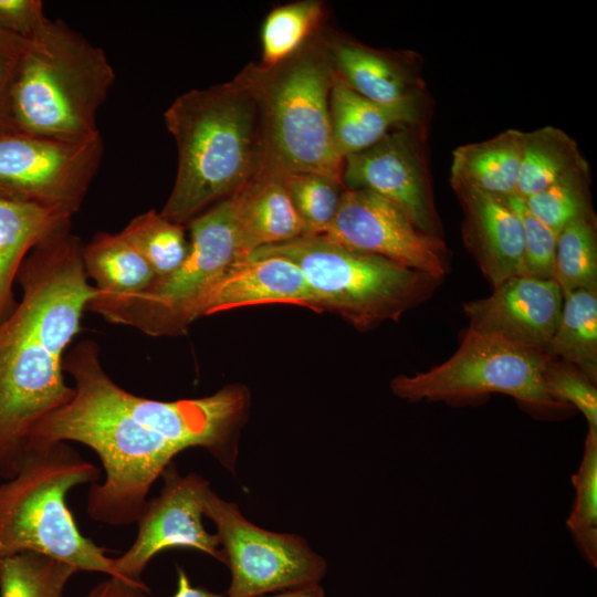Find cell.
I'll use <instances>...</instances> for the list:
<instances>
[{"instance_id": "1", "label": "cell", "mask_w": 597, "mask_h": 597, "mask_svg": "<svg viewBox=\"0 0 597 597\" xmlns=\"http://www.w3.org/2000/svg\"><path fill=\"white\" fill-rule=\"evenodd\" d=\"M64 370L73 377L74 395L33 428L28 447L76 441L96 452L105 478L88 491L93 520L114 526L137 522L153 483L187 448H206L234 472L237 432L249 408L244 387L176 401L144 398L111 379L92 341L65 355Z\"/></svg>"}, {"instance_id": "2", "label": "cell", "mask_w": 597, "mask_h": 597, "mask_svg": "<svg viewBox=\"0 0 597 597\" xmlns=\"http://www.w3.org/2000/svg\"><path fill=\"white\" fill-rule=\"evenodd\" d=\"M83 247L69 226L39 243L18 279L19 304L0 321V475L12 478L30 433L71 400L65 352L97 290L87 281Z\"/></svg>"}, {"instance_id": "3", "label": "cell", "mask_w": 597, "mask_h": 597, "mask_svg": "<svg viewBox=\"0 0 597 597\" xmlns=\"http://www.w3.org/2000/svg\"><path fill=\"white\" fill-rule=\"evenodd\" d=\"M178 168L160 214L184 224L230 198L258 172L262 115L249 66L232 81L179 95L164 113Z\"/></svg>"}, {"instance_id": "4", "label": "cell", "mask_w": 597, "mask_h": 597, "mask_svg": "<svg viewBox=\"0 0 597 597\" xmlns=\"http://www.w3.org/2000/svg\"><path fill=\"white\" fill-rule=\"evenodd\" d=\"M114 80L101 48L48 19L23 40L0 127L63 140L92 137Z\"/></svg>"}, {"instance_id": "5", "label": "cell", "mask_w": 597, "mask_h": 597, "mask_svg": "<svg viewBox=\"0 0 597 597\" xmlns=\"http://www.w3.org/2000/svg\"><path fill=\"white\" fill-rule=\"evenodd\" d=\"M98 479L97 467L66 442L30 444L15 474L0 484V559L32 552L116 577L114 558L82 535L66 504L73 488Z\"/></svg>"}, {"instance_id": "6", "label": "cell", "mask_w": 597, "mask_h": 597, "mask_svg": "<svg viewBox=\"0 0 597 597\" xmlns=\"http://www.w3.org/2000/svg\"><path fill=\"white\" fill-rule=\"evenodd\" d=\"M262 115L256 175L313 172L343 182L332 130L329 93L335 75L327 44L307 41L279 65H248Z\"/></svg>"}, {"instance_id": "7", "label": "cell", "mask_w": 597, "mask_h": 597, "mask_svg": "<svg viewBox=\"0 0 597 597\" xmlns=\"http://www.w3.org/2000/svg\"><path fill=\"white\" fill-rule=\"evenodd\" d=\"M281 256L303 273L321 311H334L359 329L398 321L441 284L429 274L348 249L323 234L263 247L249 259ZM247 258V259H248Z\"/></svg>"}, {"instance_id": "8", "label": "cell", "mask_w": 597, "mask_h": 597, "mask_svg": "<svg viewBox=\"0 0 597 597\" xmlns=\"http://www.w3.org/2000/svg\"><path fill=\"white\" fill-rule=\"evenodd\" d=\"M549 359L544 350L467 328L446 362L413 376H398L390 385L398 397L413 402L465 405L504 394L537 418H558L574 408L548 390Z\"/></svg>"}, {"instance_id": "9", "label": "cell", "mask_w": 597, "mask_h": 597, "mask_svg": "<svg viewBox=\"0 0 597 597\" xmlns=\"http://www.w3.org/2000/svg\"><path fill=\"white\" fill-rule=\"evenodd\" d=\"M188 223L189 251L177 270L129 297H93L86 310L148 335L184 334L202 316L206 300L218 281L234 262L242 260L230 198Z\"/></svg>"}, {"instance_id": "10", "label": "cell", "mask_w": 597, "mask_h": 597, "mask_svg": "<svg viewBox=\"0 0 597 597\" xmlns=\"http://www.w3.org/2000/svg\"><path fill=\"white\" fill-rule=\"evenodd\" d=\"M205 516L216 525L231 583L228 597H259L320 584L326 561L297 535L275 533L248 521L235 503L209 492Z\"/></svg>"}, {"instance_id": "11", "label": "cell", "mask_w": 597, "mask_h": 597, "mask_svg": "<svg viewBox=\"0 0 597 597\" xmlns=\"http://www.w3.org/2000/svg\"><path fill=\"white\" fill-rule=\"evenodd\" d=\"M103 150L101 134L63 140L0 127V198L73 216L98 170Z\"/></svg>"}, {"instance_id": "12", "label": "cell", "mask_w": 597, "mask_h": 597, "mask_svg": "<svg viewBox=\"0 0 597 597\" xmlns=\"http://www.w3.org/2000/svg\"><path fill=\"white\" fill-rule=\"evenodd\" d=\"M428 155V124L401 127L346 156L343 185L347 190L375 192L402 211L420 231L441 237Z\"/></svg>"}, {"instance_id": "13", "label": "cell", "mask_w": 597, "mask_h": 597, "mask_svg": "<svg viewBox=\"0 0 597 597\" xmlns=\"http://www.w3.org/2000/svg\"><path fill=\"white\" fill-rule=\"evenodd\" d=\"M323 235L441 281L450 270L442 237L420 231L396 206L369 190L345 189L336 217Z\"/></svg>"}, {"instance_id": "14", "label": "cell", "mask_w": 597, "mask_h": 597, "mask_svg": "<svg viewBox=\"0 0 597 597\" xmlns=\"http://www.w3.org/2000/svg\"><path fill=\"white\" fill-rule=\"evenodd\" d=\"M164 486L146 502L138 520V532L130 547L114 558L116 577L143 583L140 575L149 561L169 548H192L224 563L216 534L203 524L209 482L201 475H181L172 462L161 473Z\"/></svg>"}, {"instance_id": "15", "label": "cell", "mask_w": 597, "mask_h": 597, "mask_svg": "<svg viewBox=\"0 0 597 597\" xmlns=\"http://www.w3.org/2000/svg\"><path fill=\"white\" fill-rule=\"evenodd\" d=\"M564 294L554 279L519 274L484 298L463 305L472 331L544 350L558 323Z\"/></svg>"}, {"instance_id": "16", "label": "cell", "mask_w": 597, "mask_h": 597, "mask_svg": "<svg viewBox=\"0 0 597 597\" xmlns=\"http://www.w3.org/2000/svg\"><path fill=\"white\" fill-rule=\"evenodd\" d=\"M462 208V240L494 287L523 274V227L506 198L450 182Z\"/></svg>"}, {"instance_id": "17", "label": "cell", "mask_w": 597, "mask_h": 597, "mask_svg": "<svg viewBox=\"0 0 597 597\" xmlns=\"http://www.w3.org/2000/svg\"><path fill=\"white\" fill-rule=\"evenodd\" d=\"M327 49L337 75L367 100L396 104L428 94L415 52L380 51L345 39L332 40Z\"/></svg>"}, {"instance_id": "18", "label": "cell", "mask_w": 597, "mask_h": 597, "mask_svg": "<svg viewBox=\"0 0 597 597\" xmlns=\"http://www.w3.org/2000/svg\"><path fill=\"white\" fill-rule=\"evenodd\" d=\"M329 113L335 147L344 159L396 129L428 124L431 101L427 94L396 104L377 103L353 91L335 72Z\"/></svg>"}, {"instance_id": "19", "label": "cell", "mask_w": 597, "mask_h": 597, "mask_svg": "<svg viewBox=\"0 0 597 597\" xmlns=\"http://www.w3.org/2000/svg\"><path fill=\"white\" fill-rule=\"evenodd\" d=\"M270 303L295 304L320 312L301 270L287 259L268 256L234 262L208 295L202 316Z\"/></svg>"}, {"instance_id": "20", "label": "cell", "mask_w": 597, "mask_h": 597, "mask_svg": "<svg viewBox=\"0 0 597 597\" xmlns=\"http://www.w3.org/2000/svg\"><path fill=\"white\" fill-rule=\"evenodd\" d=\"M230 199L242 260L260 248L306 234L283 176L255 175Z\"/></svg>"}, {"instance_id": "21", "label": "cell", "mask_w": 597, "mask_h": 597, "mask_svg": "<svg viewBox=\"0 0 597 597\" xmlns=\"http://www.w3.org/2000/svg\"><path fill=\"white\" fill-rule=\"evenodd\" d=\"M71 214L34 203L0 198V321L12 303V285L28 254L70 226Z\"/></svg>"}, {"instance_id": "22", "label": "cell", "mask_w": 597, "mask_h": 597, "mask_svg": "<svg viewBox=\"0 0 597 597\" xmlns=\"http://www.w3.org/2000/svg\"><path fill=\"white\" fill-rule=\"evenodd\" d=\"M523 132L514 128L482 142L457 147L452 153L450 182H460L499 196L516 195Z\"/></svg>"}, {"instance_id": "23", "label": "cell", "mask_w": 597, "mask_h": 597, "mask_svg": "<svg viewBox=\"0 0 597 597\" xmlns=\"http://www.w3.org/2000/svg\"><path fill=\"white\" fill-rule=\"evenodd\" d=\"M85 272L95 280L97 300L136 295L156 276L140 253L119 233L97 234L82 249Z\"/></svg>"}, {"instance_id": "24", "label": "cell", "mask_w": 597, "mask_h": 597, "mask_svg": "<svg viewBox=\"0 0 597 597\" xmlns=\"http://www.w3.org/2000/svg\"><path fill=\"white\" fill-rule=\"evenodd\" d=\"M544 352L569 363L590 381L597 379V290L564 294L555 332Z\"/></svg>"}, {"instance_id": "25", "label": "cell", "mask_w": 597, "mask_h": 597, "mask_svg": "<svg viewBox=\"0 0 597 597\" xmlns=\"http://www.w3.org/2000/svg\"><path fill=\"white\" fill-rule=\"evenodd\" d=\"M584 160L576 140L561 128L544 126L523 132L515 196L526 199L546 189Z\"/></svg>"}, {"instance_id": "26", "label": "cell", "mask_w": 597, "mask_h": 597, "mask_svg": "<svg viewBox=\"0 0 597 597\" xmlns=\"http://www.w3.org/2000/svg\"><path fill=\"white\" fill-rule=\"evenodd\" d=\"M323 14V4L316 0L292 2L273 9L262 24L260 65L271 69L296 53L316 31Z\"/></svg>"}, {"instance_id": "27", "label": "cell", "mask_w": 597, "mask_h": 597, "mask_svg": "<svg viewBox=\"0 0 597 597\" xmlns=\"http://www.w3.org/2000/svg\"><path fill=\"white\" fill-rule=\"evenodd\" d=\"M121 234L146 260L156 279L177 270L189 251L182 224L166 219L155 210L135 217Z\"/></svg>"}, {"instance_id": "28", "label": "cell", "mask_w": 597, "mask_h": 597, "mask_svg": "<svg viewBox=\"0 0 597 597\" xmlns=\"http://www.w3.org/2000/svg\"><path fill=\"white\" fill-rule=\"evenodd\" d=\"M554 280L563 294L597 290L596 216L577 219L558 232Z\"/></svg>"}, {"instance_id": "29", "label": "cell", "mask_w": 597, "mask_h": 597, "mask_svg": "<svg viewBox=\"0 0 597 597\" xmlns=\"http://www.w3.org/2000/svg\"><path fill=\"white\" fill-rule=\"evenodd\" d=\"M77 570L52 557L23 552L0 559V597H62Z\"/></svg>"}, {"instance_id": "30", "label": "cell", "mask_w": 597, "mask_h": 597, "mask_svg": "<svg viewBox=\"0 0 597 597\" xmlns=\"http://www.w3.org/2000/svg\"><path fill=\"white\" fill-rule=\"evenodd\" d=\"M591 176L586 159L546 189L523 199L528 210L556 235L568 223L595 216Z\"/></svg>"}, {"instance_id": "31", "label": "cell", "mask_w": 597, "mask_h": 597, "mask_svg": "<svg viewBox=\"0 0 597 597\" xmlns=\"http://www.w3.org/2000/svg\"><path fill=\"white\" fill-rule=\"evenodd\" d=\"M573 510L566 525L583 557L597 566V429L588 428L582 462L572 475Z\"/></svg>"}, {"instance_id": "32", "label": "cell", "mask_w": 597, "mask_h": 597, "mask_svg": "<svg viewBox=\"0 0 597 597\" xmlns=\"http://www.w3.org/2000/svg\"><path fill=\"white\" fill-rule=\"evenodd\" d=\"M283 180L305 235L324 234L338 211L345 192L343 182L313 172L289 174Z\"/></svg>"}, {"instance_id": "33", "label": "cell", "mask_w": 597, "mask_h": 597, "mask_svg": "<svg viewBox=\"0 0 597 597\" xmlns=\"http://www.w3.org/2000/svg\"><path fill=\"white\" fill-rule=\"evenodd\" d=\"M523 227V274L554 279L557 235L537 219L519 196L506 197Z\"/></svg>"}, {"instance_id": "34", "label": "cell", "mask_w": 597, "mask_h": 597, "mask_svg": "<svg viewBox=\"0 0 597 597\" xmlns=\"http://www.w3.org/2000/svg\"><path fill=\"white\" fill-rule=\"evenodd\" d=\"M545 380L557 400L579 410L588 428L597 429V389L593 381L574 365L552 357Z\"/></svg>"}, {"instance_id": "35", "label": "cell", "mask_w": 597, "mask_h": 597, "mask_svg": "<svg viewBox=\"0 0 597 597\" xmlns=\"http://www.w3.org/2000/svg\"><path fill=\"white\" fill-rule=\"evenodd\" d=\"M48 20L39 0H0V29L27 40Z\"/></svg>"}, {"instance_id": "36", "label": "cell", "mask_w": 597, "mask_h": 597, "mask_svg": "<svg viewBox=\"0 0 597 597\" xmlns=\"http://www.w3.org/2000/svg\"><path fill=\"white\" fill-rule=\"evenodd\" d=\"M22 45L23 39L0 29V126L3 122L11 81Z\"/></svg>"}, {"instance_id": "37", "label": "cell", "mask_w": 597, "mask_h": 597, "mask_svg": "<svg viewBox=\"0 0 597 597\" xmlns=\"http://www.w3.org/2000/svg\"><path fill=\"white\" fill-rule=\"evenodd\" d=\"M147 587L144 583L127 582L118 577L101 582L92 588L84 597H145Z\"/></svg>"}, {"instance_id": "38", "label": "cell", "mask_w": 597, "mask_h": 597, "mask_svg": "<svg viewBox=\"0 0 597 597\" xmlns=\"http://www.w3.org/2000/svg\"><path fill=\"white\" fill-rule=\"evenodd\" d=\"M172 597H228L191 585L186 572L178 567L177 590Z\"/></svg>"}, {"instance_id": "39", "label": "cell", "mask_w": 597, "mask_h": 597, "mask_svg": "<svg viewBox=\"0 0 597 597\" xmlns=\"http://www.w3.org/2000/svg\"><path fill=\"white\" fill-rule=\"evenodd\" d=\"M259 597H325V591L320 584H314L273 593L269 596L263 595Z\"/></svg>"}]
</instances>
